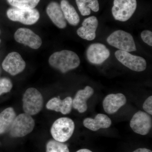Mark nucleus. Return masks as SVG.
Listing matches in <instances>:
<instances>
[{"label":"nucleus","instance_id":"nucleus-1","mask_svg":"<svg viewBox=\"0 0 152 152\" xmlns=\"http://www.w3.org/2000/svg\"><path fill=\"white\" fill-rule=\"evenodd\" d=\"M50 65L63 73L79 66L80 60L75 52L63 50L54 53L49 59Z\"/></svg>","mask_w":152,"mask_h":152},{"label":"nucleus","instance_id":"nucleus-2","mask_svg":"<svg viewBox=\"0 0 152 152\" xmlns=\"http://www.w3.org/2000/svg\"><path fill=\"white\" fill-rule=\"evenodd\" d=\"M75 129L73 121L68 118H61L54 122L51 128V134L54 140L64 142L72 135Z\"/></svg>","mask_w":152,"mask_h":152},{"label":"nucleus","instance_id":"nucleus-3","mask_svg":"<svg viewBox=\"0 0 152 152\" xmlns=\"http://www.w3.org/2000/svg\"><path fill=\"white\" fill-rule=\"evenodd\" d=\"M23 109L25 113L34 115L39 113L43 106L42 95L37 89L30 88L26 91L23 99Z\"/></svg>","mask_w":152,"mask_h":152},{"label":"nucleus","instance_id":"nucleus-4","mask_svg":"<svg viewBox=\"0 0 152 152\" xmlns=\"http://www.w3.org/2000/svg\"><path fill=\"white\" fill-rule=\"evenodd\" d=\"M107 41L109 45L121 50L127 52L137 50L132 36L122 30L115 31L109 36Z\"/></svg>","mask_w":152,"mask_h":152},{"label":"nucleus","instance_id":"nucleus-5","mask_svg":"<svg viewBox=\"0 0 152 152\" xmlns=\"http://www.w3.org/2000/svg\"><path fill=\"white\" fill-rule=\"evenodd\" d=\"M35 126V121L31 115L26 113L16 117L10 129V134L13 137H22L31 132Z\"/></svg>","mask_w":152,"mask_h":152},{"label":"nucleus","instance_id":"nucleus-6","mask_svg":"<svg viewBox=\"0 0 152 152\" xmlns=\"http://www.w3.org/2000/svg\"><path fill=\"white\" fill-rule=\"evenodd\" d=\"M112 14L116 20L125 22L130 18L137 7L136 0H114Z\"/></svg>","mask_w":152,"mask_h":152},{"label":"nucleus","instance_id":"nucleus-7","mask_svg":"<svg viewBox=\"0 0 152 152\" xmlns=\"http://www.w3.org/2000/svg\"><path fill=\"white\" fill-rule=\"evenodd\" d=\"M7 15L11 20L27 25L34 24L40 18L39 11L35 9L10 8L7 11Z\"/></svg>","mask_w":152,"mask_h":152},{"label":"nucleus","instance_id":"nucleus-8","mask_svg":"<svg viewBox=\"0 0 152 152\" xmlns=\"http://www.w3.org/2000/svg\"><path fill=\"white\" fill-rule=\"evenodd\" d=\"M115 56L119 61L132 70L140 72L146 69V61L141 57L134 56L129 52L121 50L116 51Z\"/></svg>","mask_w":152,"mask_h":152},{"label":"nucleus","instance_id":"nucleus-9","mask_svg":"<svg viewBox=\"0 0 152 152\" xmlns=\"http://www.w3.org/2000/svg\"><path fill=\"white\" fill-rule=\"evenodd\" d=\"M152 124L151 117L147 113L140 111L133 115L130 125L135 133L142 135H145L151 130Z\"/></svg>","mask_w":152,"mask_h":152},{"label":"nucleus","instance_id":"nucleus-10","mask_svg":"<svg viewBox=\"0 0 152 152\" xmlns=\"http://www.w3.org/2000/svg\"><path fill=\"white\" fill-rule=\"evenodd\" d=\"M26 64L20 55L17 52L10 53L2 63V67L11 75L15 76L24 70Z\"/></svg>","mask_w":152,"mask_h":152},{"label":"nucleus","instance_id":"nucleus-11","mask_svg":"<svg viewBox=\"0 0 152 152\" xmlns=\"http://www.w3.org/2000/svg\"><path fill=\"white\" fill-rule=\"evenodd\" d=\"M14 37L18 42L28 46L32 49H38L42 45V39L39 36L26 28H20L17 30Z\"/></svg>","mask_w":152,"mask_h":152},{"label":"nucleus","instance_id":"nucleus-12","mask_svg":"<svg viewBox=\"0 0 152 152\" xmlns=\"http://www.w3.org/2000/svg\"><path fill=\"white\" fill-rule=\"evenodd\" d=\"M110 51L105 45L101 43L90 45L87 49L86 56L89 61L94 64H101L110 57Z\"/></svg>","mask_w":152,"mask_h":152},{"label":"nucleus","instance_id":"nucleus-13","mask_svg":"<svg viewBox=\"0 0 152 152\" xmlns=\"http://www.w3.org/2000/svg\"><path fill=\"white\" fill-rule=\"evenodd\" d=\"M98 26L97 18L94 16L89 17L85 19L82 23V26L77 30V34L84 39L93 40L96 38Z\"/></svg>","mask_w":152,"mask_h":152},{"label":"nucleus","instance_id":"nucleus-14","mask_svg":"<svg viewBox=\"0 0 152 152\" xmlns=\"http://www.w3.org/2000/svg\"><path fill=\"white\" fill-rule=\"evenodd\" d=\"M126 98L122 94H110L104 98L103 107L107 113L113 114L116 113L120 108L126 103Z\"/></svg>","mask_w":152,"mask_h":152},{"label":"nucleus","instance_id":"nucleus-15","mask_svg":"<svg viewBox=\"0 0 152 152\" xmlns=\"http://www.w3.org/2000/svg\"><path fill=\"white\" fill-rule=\"evenodd\" d=\"M94 90L87 86L84 89L78 91L72 101V107L81 113L86 111L88 109L87 101L93 95Z\"/></svg>","mask_w":152,"mask_h":152},{"label":"nucleus","instance_id":"nucleus-16","mask_svg":"<svg viewBox=\"0 0 152 152\" xmlns=\"http://www.w3.org/2000/svg\"><path fill=\"white\" fill-rule=\"evenodd\" d=\"M48 15L57 27L63 29L67 26L66 22L61 6L56 2H52L47 7Z\"/></svg>","mask_w":152,"mask_h":152},{"label":"nucleus","instance_id":"nucleus-17","mask_svg":"<svg viewBox=\"0 0 152 152\" xmlns=\"http://www.w3.org/2000/svg\"><path fill=\"white\" fill-rule=\"evenodd\" d=\"M83 124L85 127L93 131H97L100 129L110 127L112 124L111 120L107 115L99 114L94 119L86 118L84 120Z\"/></svg>","mask_w":152,"mask_h":152},{"label":"nucleus","instance_id":"nucleus-18","mask_svg":"<svg viewBox=\"0 0 152 152\" xmlns=\"http://www.w3.org/2000/svg\"><path fill=\"white\" fill-rule=\"evenodd\" d=\"M73 99L71 97H67L61 100L59 98H52L48 102L47 108L51 110L60 112L64 115L70 113L72 107Z\"/></svg>","mask_w":152,"mask_h":152},{"label":"nucleus","instance_id":"nucleus-19","mask_svg":"<svg viewBox=\"0 0 152 152\" xmlns=\"http://www.w3.org/2000/svg\"><path fill=\"white\" fill-rule=\"evenodd\" d=\"M16 117V114L12 107L7 108L0 113V134L10 129Z\"/></svg>","mask_w":152,"mask_h":152},{"label":"nucleus","instance_id":"nucleus-20","mask_svg":"<svg viewBox=\"0 0 152 152\" xmlns=\"http://www.w3.org/2000/svg\"><path fill=\"white\" fill-rule=\"evenodd\" d=\"M61 7L66 20L74 26H77L80 21V17L75 9L67 0L61 1Z\"/></svg>","mask_w":152,"mask_h":152},{"label":"nucleus","instance_id":"nucleus-21","mask_svg":"<svg viewBox=\"0 0 152 152\" xmlns=\"http://www.w3.org/2000/svg\"><path fill=\"white\" fill-rule=\"evenodd\" d=\"M76 2L79 10L83 16L90 15L91 10L97 12L99 10L98 0H76Z\"/></svg>","mask_w":152,"mask_h":152},{"label":"nucleus","instance_id":"nucleus-22","mask_svg":"<svg viewBox=\"0 0 152 152\" xmlns=\"http://www.w3.org/2000/svg\"><path fill=\"white\" fill-rule=\"evenodd\" d=\"M13 7L20 9H34L39 2L40 0H7Z\"/></svg>","mask_w":152,"mask_h":152},{"label":"nucleus","instance_id":"nucleus-23","mask_svg":"<svg viewBox=\"0 0 152 152\" xmlns=\"http://www.w3.org/2000/svg\"><path fill=\"white\" fill-rule=\"evenodd\" d=\"M46 152H70L66 145L55 140H50L47 143Z\"/></svg>","mask_w":152,"mask_h":152},{"label":"nucleus","instance_id":"nucleus-24","mask_svg":"<svg viewBox=\"0 0 152 152\" xmlns=\"http://www.w3.org/2000/svg\"><path fill=\"white\" fill-rule=\"evenodd\" d=\"M12 87V83L10 79L5 78L0 79V95L9 92Z\"/></svg>","mask_w":152,"mask_h":152},{"label":"nucleus","instance_id":"nucleus-25","mask_svg":"<svg viewBox=\"0 0 152 152\" xmlns=\"http://www.w3.org/2000/svg\"><path fill=\"white\" fill-rule=\"evenodd\" d=\"M142 39L145 43L152 46V33L149 30L143 31L141 34Z\"/></svg>","mask_w":152,"mask_h":152},{"label":"nucleus","instance_id":"nucleus-26","mask_svg":"<svg viewBox=\"0 0 152 152\" xmlns=\"http://www.w3.org/2000/svg\"><path fill=\"white\" fill-rule=\"evenodd\" d=\"M152 96H150L147 98L143 105L144 110L150 115H152Z\"/></svg>","mask_w":152,"mask_h":152},{"label":"nucleus","instance_id":"nucleus-27","mask_svg":"<svg viewBox=\"0 0 152 152\" xmlns=\"http://www.w3.org/2000/svg\"><path fill=\"white\" fill-rule=\"evenodd\" d=\"M133 152H152L151 151L146 148H139Z\"/></svg>","mask_w":152,"mask_h":152},{"label":"nucleus","instance_id":"nucleus-28","mask_svg":"<svg viewBox=\"0 0 152 152\" xmlns=\"http://www.w3.org/2000/svg\"><path fill=\"white\" fill-rule=\"evenodd\" d=\"M76 152H93L90 150L87 149H82L79 150L77 151Z\"/></svg>","mask_w":152,"mask_h":152},{"label":"nucleus","instance_id":"nucleus-29","mask_svg":"<svg viewBox=\"0 0 152 152\" xmlns=\"http://www.w3.org/2000/svg\"><path fill=\"white\" fill-rule=\"evenodd\" d=\"M0 43H1V40H0Z\"/></svg>","mask_w":152,"mask_h":152}]
</instances>
